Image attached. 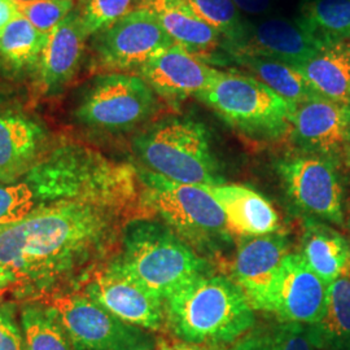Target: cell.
<instances>
[{"mask_svg":"<svg viewBox=\"0 0 350 350\" xmlns=\"http://www.w3.org/2000/svg\"><path fill=\"white\" fill-rule=\"evenodd\" d=\"M116 215L90 202L40 204L0 231V267L14 276L26 296L72 283L113 240Z\"/></svg>","mask_w":350,"mask_h":350,"instance_id":"cell-1","label":"cell"},{"mask_svg":"<svg viewBox=\"0 0 350 350\" xmlns=\"http://www.w3.org/2000/svg\"><path fill=\"white\" fill-rule=\"evenodd\" d=\"M40 204L81 201L116 212L133 202L139 174L127 165L114 163L77 143H62L44 150L25 175Z\"/></svg>","mask_w":350,"mask_h":350,"instance_id":"cell-2","label":"cell"},{"mask_svg":"<svg viewBox=\"0 0 350 350\" xmlns=\"http://www.w3.org/2000/svg\"><path fill=\"white\" fill-rule=\"evenodd\" d=\"M165 322L182 341L221 345L235 342L250 332L256 315L235 282L206 273L165 300Z\"/></svg>","mask_w":350,"mask_h":350,"instance_id":"cell-3","label":"cell"},{"mask_svg":"<svg viewBox=\"0 0 350 350\" xmlns=\"http://www.w3.org/2000/svg\"><path fill=\"white\" fill-rule=\"evenodd\" d=\"M120 266L161 300L196 276L206 274L200 256L165 224L137 219L126 226Z\"/></svg>","mask_w":350,"mask_h":350,"instance_id":"cell-4","label":"cell"},{"mask_svg":"<svg viewBox=\"0 0 350 350\" xmlns=\"http://www.w3.org/2000/svg\"><path fill=\"white\" fill-rule=\"evenodd\" d=\"M133 144L147 170L163 178L195 186L225 182L219 175L209 131L196 120L163 118L140 133Z\"/></svg>","mask_w":350,"mask_h":350,"instance_id":"cell-5","label":"cell"},{"mask_svg":"<svg viewBox=\"0 0 350 350\" xmlns=\"http://www.w3.org/2000/svg\"><path fill=\"white\" fill-rule=\"evenodd\" d=\"M138 174L143 199L191 248L215 252L231 240L225 213L204 186L174 182L147 169Z\"/></svg>","mask_w":350,"mask_h":350,"instance_id":"cell-6","label":"cell"},{"mask_svg":"<svg viewBox=\"0 0 350 350\" xmlns=\"http://www.w3.org/2000/svg\"><path fill=\"white\" fill-rule=\"evenodd\" d=\"M239 133L260 140L289 134L296 107L253 75L219 72L196 96Z\"/></svg>","mask_w":350,"mask_h":350,"instance_id":"cell-7","label":"cell"},{"mask_svg":"<svg viewBox=\"0 0 350 350\" xmlns=\"http://www.w3.org/2000/svg\"><path fill=\"white\" fill-rule=\"evenodd\" d=\"M157 95L139 75L96 77L78 103L75 117L94 130L121 133L146 122L157 108Z\"/></svg>","mask_w":350,"mask_h":350,"instance_id":"cell-8","label":"cell"},{"mask_svg":"<svg viewBox=\"0 0 350 350\" xmlns=\"http://www.w3.org/2000/svg\"><path fill=\"white\" fill-rule=\"evenodd\" d=\"M275 169L289 199L308 218L331 226L344 225L340 160L300 152L280 159Z\"/></svg>","mask_w":350,"mask_h":350,"instance_id":"cell-9","label":"cell"},{"mask_svg":"<svg viewBox=\"0 0 350 350\" xmlns=\"http://www.w3.org/2000/svg\"><path fill=\"white\" fill-rule=\"evenodd\" d=\"M175 44L156 17L137 7L116 24L94 36V63L103 70H139L150 59Z\"/></svg>","mask_w":350,"mask_h":350,"instance_id":"cell-10","label":"cell"},{"mask_svg":"<svg viewBox=\"0 0 350 350\" xmlns=\"http://www.w3.org/2000/svg\"><path fill=\"white\" fill-rule=\"evenodd\" d=\"M75 350H134L148 345L143 329L127 325L82 293L52 299Z\"/></svg>","mask_w":350,"mask_h":350,"instance_id":"cell-11","label":"cell"},{"mask_svg":"<svg viewBox=\"0 0 350 350\" xmlns=\"http://www.w3.org/2000/svg\"><path fill=\"white\" fill-rule=\"evenodd\" d=\"M85 295L127 325L159 331L165 323V302L126 273L117 261L95 274Z\"/></svg>","mask_w":350,"mask_h":350,"instance_id":"cell-12","label":"cell"},{"mask_svg":"<svg viewBox=\"0 0 350 350\" xmlns=\"http://www.w3.org/2000/svg\"><path fill=\"white\" fill-rule=\"evenodd\" d=\"M289 134L300 152L340 160L350 146V107L319 96L304 101Z\"/></svg>","mask_w":350,"mask_h":350,"instance_id":"cell-13","label":"cell"},{"mask_svg":"<svg viewBox=\"0 0 350 350\" xmlns=\"http://www.w3.org/2000/svg\"><path fill=\"white\" fill-rule=\"evenodd\" d=\"M327 300L328 284L300 254L288 253L279 270L270 313L283 322L314 325L325 315Z\"/></svg>","mask_w":350,"mask_h":350,"instance_id":"cell-14","label":"cell"},{"mask_svg":"<svg viewBox=\"0 0 350 350\" xmlns=\"http://www.w3.org/2000/svg\"><path fill=\"white\" fill-rule=\"evenodd\" d=\"M219 72L206 59L173 44L144 64L138 75L156 95L170 103H180L205 91Z\"/></svg>","mask_w":350,"mask_h":350,"instance_id":"cell-15","label":"cell"},{"mask_svg":"<svg viewBox=\"0 0 350 350\" xmlns=\"http://www.w3.org/2000/svg\"><path fill=\"white\" fill-rule=\"evenodd\" d=\"M327 43L297 20L267 17L248 21L244 42L231 56H256L297 66L313 59Z\"/></svg>","mask_w":350,"mask_h":350,"instance_id":"cell-16","label":"cell"},{"mask_svg":"<svg viewBox=\"0 0 350 350\" xmlns=\"http://www.w3.org/2000/svg\"><path fill=\"white\" fill-rule=\"evenodd\" d=\"M288 254L282 234H269L244 241L235 260L237 284L254 310L271 312L280 266Z\"/></svg>","mask_w":350,"mask_h":350,"instance_id":"cell-17","label":"cell"},{"mask_svg":"<svg viewBox=\"0 0 350 350\" xmlns=\"http://www.w3.org/2000/svg\"><path fill=\"white\" fill-rule=\"evenodd\" d=\"M47 133L31 116L0 108V185L25 176L46 150Z\"/></svg>","mask_w":350,"mask_h":350,"instance_id":"cell-18","label":"cell"},{"mask_svg":"<svg viewBox=\"0 0 350 350\" xmlns=\"http://www.w3.org/2000/svg\"><path fill=\"white\" fill-rule=\"evenodd\" d=\"M88 38L75 8L51 30L37 68L39 94L52 96L73 79L82 63Z\"/></svg>","mask_w":350,"mask_h":350,"instance_id":"cell-19","label":"cell"},{"mask_svg":"<svg viewBox=\"0 0 350 350\" xmlns=\"http://www.w3.org/2000/svg\"><path fill=\"white\" fill-rule=\"evenodd\" d=\"M204 187L222 208L230 232L257 238L274 234L278 230L279 215L275 208L256 189L225 182Z\"/></svg>","mask_w":350,"mask_h":350,"instance_id":"cell-20","label":"cell"},{"mask_svg":"<svg viewBox=\"0 0 350 350\" xmlns=\"http://www.w3.org/2000/svg\"><path fill=\"white\" fill-rule=\"evenodd\" d=\"M138 7L150 11L175 44L206 59L224 49L221 36L192 12L182 0H139Z\"/></svg>","mask_w":350,"mask_h":350,"instance_id":"cell-21","label":"cell"},{"mask_svg":"<svg viewBox=\"0 0 350 350\" xmlns=\"http://www.w3.org/2000/svg\"><path fill=\"white\" fill-rule=\"evenodd\" d=\"M300 256L328 286L350 275V241L325 222L308 218Z\"/></svg>","mask_w":350,"mask_h":350,"instance_id":"cell-22","label":"cell"},{"mask_svg":"<svg viewBox=\"0 0 350 350\" xmlns=\"http://www.w3.org/2000/svg\"><path fill=\"white\" fill-rule=\"evenodd\" d=\"M296 68L317 96L349 105L350 40L328 42L313 59Z\"/></svg>","mask_w":350,"mask_h":350,"instance_id":"cell-23","label":"cell"},{"mask_svg":"<svg viewBox=\"0 0 350 350\" xmlns=\"http://www.w3.org/2000/svg\"><path fill=\"white\" fill-rule=\"evenodd\" d=\"M310 329L319 350H350V276L328 286L325 315Z\"/></svg>","mask_w":350,"mask_h":350,"instance_id":"cell-24","label":"cell"},{"mask_svg":"<svg viewBox=\"0 0 350 350\" xmlns=\"http://www.w3.org/2000/svg\"><path fill=\"white\" fill-rule=\"evenodd\" d=\"M232 59L293 107L317 98L305 77L293 65L256 56H232Z\"/></svg>","mask_w":350,"mask_h":350,"instance_id":"cell-25","label":"cell"},{"mask_svg":"<svg viewBox=\"0 0 350 350\" xmlns=\"http://www.w3.org/2000/svg\"><path fill=\"white\" fill-rule=\"evenodd\" d=\"M47 39L49 34L18 14L0 36V59L16 72L37 69Z\"/></svg>","mask_w":350,"mask_h":350,"instance_id":"cell-26","label":"cell"},{"mask_svg":"<svg viewBox=\"0 0 350 350\" xmlns=\"http://www.w3.org/2000/svg\"><path fill=\"white\" fill-rule=\"evenodd\" d=\"M296 20L325 42L350 40V0H301Z\"/></svg>","mask_w":350,"mask_h":350,"instance_id":"cell-27","label":"cell"},{"mask_svg":"<svg viewBox=\"0 0 350 350\" xmlns=\"http://www.w3.org/2000/svg\"><path fill=\"white\" fill-rule=\"evenodd\" d=\"M20 323L27 350H75L56 310L46 304H27Z\"/></svg>","mask_w":350,"mask_h":350,"instance_id":"cell-28","label":"cell"},{"mask_svg":"<svg viewBox=\"0 0 350 350\" xmlns=\"http://www.w3.org/2000/svg\"><path fill=\"white\" fill-rule=\"evenodd\" d=\"M201 21L211 26L224 40V50L234 55L247 34L244 20L234 0H182Z\"/></svg>","mask_w":350,"mask_h":350,"instance_id":"cell-29","label":"cell"},{"mask_svg":"<svg viewBox=\"0 0 350 350\" xmlns=\"http://www.w3.org/2000/svg\"><path fill=\"white\" fill-rule=\"evenodd\" d=\"M231 350H319L310 325L278 322L252 328Z\"/></svg>","mask_w":350,"mask_h":350,"instance_id":"cell-30","label":"cell"},{"mask_svg":"<svg viewBox=\"0 0 350 350\" xmlns=\"http://www.w3.org/2000/svg\"><path fill=\"white\" fill-rule=\"evenodd\" d=\"M135 0H78L75 10L88 38L116 24L133 11Z\"/></svg>","mask_w":350,"mask_h":350,"instance_id":"cell-31","label":"cell"},{"mask_svg":"<svg viewBox=\"0 0 350 350\" xmlns=\"http://www.w3.org/2000/svg\"><path fill=\"white\" fill-rule=\"evenodd\" d=\"M37 204L36 195L25 180L0 185V231L25 219Z\"/></svg>","mask_w":350,"mask_h":350,"instance_id":"cell-32","label":"cell"},{"mask_svg":"<svg viewBox=\"0 0 350 350\" xmlns=\"http://www.w3.org/2000/svg\"><path fill=\"white\" fill-rule=\"evenodd\" d=\"M17 10L42 33L49 34L69 13L75 11V0H29L16 1Z\"/></svg>","mask_w":350,"mask_h":350,"instance_id":"cell-33","label":"cell"},{"mask_svg":"<svg viewBox=\"0 0 350 350\" xmlns=\"http://www.w3.org/2000/svg\"><path fill=\"white\" fill-rule=\"evenodd\" d=\"M0 350H27L13 304L0 305Z\"/></svg>","mask_w":350,"mask_h":350,"instance_id":"cell-34","label":"cell"},{"mask_svg":"<svg viewBox=\"0 0 350 350\" xmlns=\"http://www.w3.org/2000/svg\"><path fill=\"white\" fill-rule=\"evenodd\" d=\"M234 3L240 12L260 17L270 11L274 0H234Z\"/></svg>","mask_w":350,"mask_h":350,"instance_id":"cell-35","label":"cell"},{"mask_svg":"<svg viewBox=\"0 0 350 350\" xmlns=\"http://www.w3.org/2000/svg\"><path fill=\"white\" fill-rule=\"evenodd\" d=\"M18 14L21 13L18 12L14 0H0V36Z\"/></svg>","mask_w":350,"mask_h":350,"instance_id":"cell-36","label":"cell"},{"mask_svg":"<svg viewBox=\"0 0 350 350\" xmlns=\"http://www.w3.org/2000/svg\"><path fill=\"white\" fill-rule=\"evenodd\" d=\"M156 350H208L202 345L191 344L186 341H169V340H160L157 342Z\"/></svg>","mask_w":350,"mask_h":350,"instance_id":"cell-37","label":"cell"},{"mask_svg":"<svg viewBox=\"0 0 350 350\" xmlns=\"http://www.w3.org/2000/svg\"><path fill=\"white\" fill-rule=\"evenodd\" d=\"M11 284H16L14 276L11 273H8L7 270H4L3 267H0V289L8 287Z\"/></svg>","mask_w":350,"mask_h":350,"instance_id":"cell-38","label":"cell"},{"mask_svg":"<svg viewBox=\"0 0 350 350\" xmlns=\"http://www.w3.org/2000/svg\"><path fill=\"white\" fill-rule=\"evenodd\" d=\"M342 159H344V165H345V167L348 169V172H349L350 174V146L345 150V153H344V156H342ZM349 227H350V208H349Z\"/></svg>","mask_w":350,"mask_h":350,"instance_id":"cell-39","label":"cell"},{"mask_svg":"<svg viewBox=\"0 0 350 350\" xmlns=\"http://www.w3.org/2000/svg\"><path fill=\"white\" fill-rule=\"evenodd\" d=\"M134 350H152L150 349V345H146V347H140V348H137V349Z\"/></svg>","mask_w":350,"mask_h":350,"instance_id":"cell-40","label":"cell"},{"mask_svg":"<svg viewBox=\"0 0 350 350\" xmlns=\"http://www.w3.org/2000/svg\"><path fill=\"white\" fill-rule=\"evenodd\" d=\"M14 1H29V0H14Z\"/></svg>","mask_w":350,"mask_h":350,"instance_id":"cell-41","label":"cell"},{"mask_svg":"<svg viewBox=\"0 0 350 350\" xmlns=\"http://www.w3.org/2000/svg\"><path fill=\"white\" fill-rule=\"evenodd\" d=\"M349 107H350V103H349Z\"/></svg>","mask_w":350,"mask_h":350,"instance_id":"cell-42","label":"cell"}]
</instances>
